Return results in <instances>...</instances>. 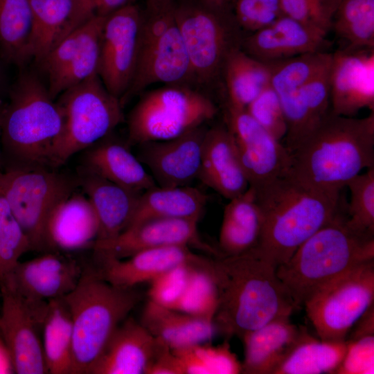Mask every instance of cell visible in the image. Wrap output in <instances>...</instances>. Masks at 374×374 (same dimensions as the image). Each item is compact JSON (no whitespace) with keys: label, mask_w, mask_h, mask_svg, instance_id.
Instances as JSON below:
<instances>
[{"label":"cell","mask_w":374,"mask_h":374,"mask_svg":"<svg viewBox=\"0 0 374 374\" xmlns=\"http://www.w3.org/2000/svg\"><path fill=\"white\" fill-rule=\"evenodd\" d=\"M277 266L258 247L213 258L217 290L214 323L226 336H242L299 310L276 273Z\"/></svg>","instance_id":"obj_1"},{"label":"cell","mask_w":374,"mask_h":374,"mask_svg":"<svg viewBox=\"0 0 374 374\" xmlns=\"http://www.w3.org/2000/svg\"><path fill=\"white\" fill-rule=\"evenodd\" d=\"M251 188L263 220L258 248L277 267L339 211V193L290 172Z\"/></svg>","instance_id":"obj_2"},{"label":"cell","mask_w":374,"mask_h":374,"mask_svg":"<svg viewBox=\"0 0 374 374\" xmlns=\"http://www.w3.org/2000/svg\"><path fill=\"white\" fill-rule=\"evenodd\" d=\"M374 167V112L362 118L330 111L291 152L290 173L315 187L339 193L364 168Z\"/></svg>","instance_id":"obj_3"},{"label":"cell","mask_w":374,"mask_h":374,"mask_svg":"<svg viewBox=\"0 0 374 374\" xmlns=\"http://www.w3.org/2000/svg\"><path fill=\"white\" fill-rule=\"evenodd\" d=\"M62 115L48 88L24 73L3 105L1 121V165L6 169L55 168L53 157Z\"/></svg>","instance_id":"obj_4"},{"label":"cell","mask_w":374,"mask_h":374,"mask_svg":"<svg viewBox=\"0 0 374 374\" xmlns=\"http://www.w3.org/2000/svg\"><path fill=\"white\" fill-rule=\"evenodd\" d=\"M374 260V237L359 233L339 211L278 266V278L298 309L325 285Z\"/></svg>","instance_id":"obj_5"},{"label":"cell","mask_w":374,"mask_h":374,"mask_svg":"<svg viewBox=\"0 0 374 374\" xmlns=\"http://www.w3.org/2000/svg\"><path fill=\"white\" fill-rule=\"evenodd\" d=\"M64 298L73 323L71 374H91L141 296L135 288L111 285L95 268L84 267L76 286Z\"/></svg>","instance_id":"obj_6"},{"label":"cell","mask_w":374,"mask_h":374,"mask_svg":"<svg viewBox=\"0 0 374 374\" xmlns=\"http://www.w3.org/2000/svg\"><path fill=\"white\" fill-rule=\"evenodd\" d=\"M174 12L188 57L190 85L215 87L222 80L229 57L241 48L244 37L233 3L175 0Z\"/></svg>","instance_id":"obj_7"},{"label":"cell","mask_w":374,"mask_h":374,"mask_svg":"<svg viewBox=\"0 0 374 374\" xmlns=\"http://www.w3.org/2000/svg\"><path fill=\"white\" fill-rule=\"evenodd\" d=\"M175 0H148L143 8L139 49L132 82L123 103L156 83L190 85L187 51L174 12Z\"/></svg>","instance_id":"obj_8"},{"label":"cell","mask_w":374,"mask_h":374,"mask_svg":"<svg viewBox=\"0 0 374 374\" xmlns=\"http://www.w3.org/2000/svg\"><path fill=\"white\" fill-rule=\"evenodd\" d=\"M59 97L62 127L53 157L55 168L109 135L124 119L120 99L106 89L98 74Z\"/></svg>","instance_id":"obj_9"},{"label":"cell","mask_w":374,"mask_h":374,"mask_svg":"<svg viewBox=\"0 0 374 374\" xmlns=\"http://www.w3.org/2000/svg\"><path fill=\"white\" fill-rule=\"evenodd\" d=\"M218 109L206 94L186 84L144 93L127 118L129 145L177 137L213 119Z\"/></svg>","instance_id":"obj_10"},{"label":"cell","mask_w":374,"mask_h":374,"mask_svg":"<svg viewBox=\"0 0 374 374\" xmlns=\"http://www.w3.org/2000/svg\"><path fill=\"white\" fill-rule=\"evenodd\" d=\"M78 187L77 175L57 168L0 172V193L28 237L31 250L48 251L45 228L48 216Z\"/></svg>","instance_id":"obj_11"},{"label":"cell","mask_w":374,"mask_h":374,"mask_svg":"<svg viewBox=\"0 0 374 374\" xmlns=\"http://www.w3.org/2000/svg\"><path fill=\"white\" fill-rule=\"evenodd\" d=\"M373 301L374 260L335 278L303 307L320 339L343 341Z\"/></svg>","instance_id":"obj_12"},{"label":"cell","mask_w":374,"mask_h":374,"mask_svg":"<svg viewBox=\"0 0 374 374\" xmlns=\"http://www.w3.org/2000/svg\"><path fill=\"white\" fill-rule=\"evenodd\" d=\"M0 332L10 352L15 373H48L42 330L48 301L23 296L8 280L0 281Z\"/></svg>","instance_id":"obj_13"},{"label":"cell","mask_w":374,"mask_h":374,"mask_svg":"<svg viewBox=\"0 0 374 374\" xmlns=\"http://www.w3.org/2000/svg\"><path fill=\"white\" fill-rule=\"evenodd\" d=\"M143 8L131 3L105 17L98 74L106 89L121 100L132 82L139 55Z\"/></svg>","instance_id":"obj_14"},{"label":"cell","mask_w":374,"mask_h":374,"mask_svg":"<svg viewBox=\"0 0 374 374\" xmlns=\"http://www.w3.org/2000/svg\"><path fill=\"white\" fill-rule=\"evenodd\" d=\"M226 125L249 186L254 188L289 173L290 151L246 109L226 105Z\"/></svg>","instance_id":"obj_15"},{"label":"cell","mask_w":374,"mask_h":374,"mask_svg":"<svg viewBox=\"0 0 374 374\" xmlns=\"http://www.w3.org/2000/svg\"><path fill=\"white\" fill-rule=\"evenodd\" d=\"M105 17H93L64 37L40 64L48 90L55 99L66 90L98 74Z\"/></svg>","instance_id":"obj_16"},{"label":"cell","mask_w":374,"mask_h":374,"mask_svg":"<svg viewBox=\"0 0 374 374\" xmlns=\"http://www.w3.org/2000/svg\"><path fill=\"white\" fill-rule=\"evenodd\" d=\"M197 219L157 218L130 226L114 238L98 240L93 249L97 256L123 259L138 252L168 246H188L215 256L217 248L201 238Z\"/></svg>","instance_id":"obj_17"},{"label":"cell","mask_w":374,"mask_h":374,"mask_svg":"<svg viewBox=\"0 0 374 374\" xmlns=\"http://www.w3.org/2000/svg\"><path fill=\"white\" fill-rule=\"evenodd\" d=\"M206 130L203 125L171 139L139 144L136 155L157 186H190L198 179Z\"/></svg>","instance_id":"obj_18"},{"label":"cell","mask_w":374,"mask_h":374,"mask_svg":"<svg viewBox=\"0 0 374 374\" xmlns=\"http://www.w3.org/2000/svg\"><path fill=\"white\" fill-rule=\"evenodd\" d=\"M330 112L352 117L374 111V48H341L332 53L329 70Z\"/></svg>","instance_id":"obj_19"},{"label":"cell","mask_w":374,"mask_h":374,"mask_svg":"<svg viewBox=\"0 0 374 374\" xmlns=\"http://www.w3.org/2000/svg\"><path fill=\"white\" fill-rule=\"evenodd\" d=\"M83 269L73 258L51 251L26 261H19L4 280H9L28 299L48 301L71 292Z\"/></svg>","instance_id":"obj_20"},{"label":"cell","mask_w":374,"mask_h":374,"mask_svg":"<svg viewBox=\"0 0 374 374\" xmlns=\"http://www.w3.org/2000/svg\"><path fill=\"white\" fill-rule=\"evenodd\" d=\"M327 35L282 15L271 24L244 36L241 49L265 63L312 52H328Z\"/></svg>","instance_id":"obj_21"},{"label":"cell","mask_w":374,"mask_h":374,"mask_svg":"<svg viewBox=\"0 0 374 374\" xmlns=\"http://www.w3.org/2000/svg\"><path fill=\"white\" fill-rule=\"evenodd\" d=\"M99 275L111 285L132 289L150 283L165 271L182 264H201L209 258L193 253L188 246H168L138 252L128 258L97 256Z\"/></svg>","instance_id":"obj_22"},{"label":"cell","mask_w":374,"mask_h":374,"mask_svg":"<svg viewBox=\"0 0 374 374\" xmlns=\"http://www.w3.org/2000/svg\"><path fill=\"white\" fill-rule=\"evenodd\" d=\"M99 235V223L84 193L75 190L62 200L48 216L45 228L48 251L93 248Z\"/></svg>","instance_id":"obj_23"},{"label":"cell","mask_w":374,"mask_h":374,"mask_svg":"<svg viewBox=\"0 0 374 374\" xmlns=\"http://www.w3.org/2000/svg\"><path fill=\"white\" fill-rule=\"evenodd\" d=\"M197 179L229 200L249 188L247 177L226 125L206 130Z\"/></svg>","instance_id":"obj_24"},{"label":"cell","mask_w":374,"mask_h":374,"mask_svg":"<svg viewBox=\"0 0 374 374\" xmlns=\"http://www.w3.org/2000/svg\"><path fill=\"white\" fill-rule=\"evenodd\" d=\"M165 345L132 318L116 330L91 374H146Z\"/></svg>","instance_id":"obj_25"},{"label":"cell","mask_w":374,"mask_h":374,"mask_svg":"<svg viewBox=\"0 0 374 374\" xmlns=\"http://www.w3.org/2000/svg\"><path fill=\"white\" fill-rule=\"evenodd\" d=\"M310 335L290 317L274 319L245 333L242 373L272 374L294 348Z\"/></svg>","instance_id":"obj_26"},{"label":"cell","mask_w":374,"mask_h":374,"mask_svg":"<svg viewBox=\"0 0 374 374\" xmlns=\"http://www.w3.org/2000/svg\"><path fill=\"white\" fill-rule=\"evenodd\" d=\"M109 135L83 151L80 168L136 193H142L156 186L128 143L111 139Z\"/></svg>","instance_id":"obj_27"},{"label":"cell","mask_w":374,"mask_h":374,"mask_svg":"<svg viewBox=\"0 0 374 374\" xmlns=\"http://www.w3.org/2000/svg\"><path fill=\"white\" fill-rule=\"evenodd\" d=\"M79 187L91 202L99 223L98 240L115 238L130 224L141 193L121 187L81 168Z\"/></svg>","instance_id":"obj_28"},{"label":"cell","mask_w":374,"mask_h":374,"mask_svg":"<svg viewBox=\"0 0 374 374\" xmlns=\"http://www.w3.org/2000/svg\"><path fill=\"white\" fill-rule=\"evenodd\" d=\"M139 322L171 350L206 344L217 332L213 321L168 308L150 300L143 309Z\"/></svg>","instance_id":"obj_29"},{"label":"cell","mask_w":374,"mask_h":374,"mask_svg":"<svg viewBox=\"0 0 374 374\" xmlns=\"http://www.w3.org/2000/svg\"><path fill=\"white\" fill-rule=\"evenodd\" d=\"M262 213L253 189L229 199L224 209L218 249L224 256L242 253L258 247L262 230Z\"/></svg>","instance_id":"obj_30"},{"label":"cell","mask_w":374,"mask_h":374,"mask_svg":"<svg viewBox=\"0 0 374 374\" xmlns=\"http://www.w3.org/2000/svg\"><path fill=\"white\" fill-rule=\"evenodd\" d=\"M208 200L204 192L190 186H156L141 193L127 228L157 218L200 220Z\"/></svg>","instance_id":"obj_31"},{"label":"cell","mask_w":374,"mask_h":374,"mask_svg":"<svg viewBox=\"0 0 374 374\" xmlns=\"http://www.w3.org/2000/svg\"><path fill=\"white\" fill-rule=\"evenodd\" d=\"M42 341L48 374H71L73 323L64 297L48 301Z\"/></svg>","instance_id":"obj_32"},{"label":"cell","mask_w":374,"mask_h":374,"mask_svg":"<svg viewBox=\"0 0 374 374\" xmlns=\"http://www.w3.org/2000/svg\"><path fill=\"white\" fill-rule=\"evenodd\" d=\"M271 67L239 48L229 57L223 72L226 105L244 109L271 83Z\"/></svg>","instance_id":"obj_33"},{"label":"cell","mask_w":374,"mask_h":374,"mask_svg":"<svg viewBox=\"0 0 374 374\" xmlns=\"http://www.w3.org/2000/svg\"><path fill=\"white\" fill-rule=\"evenodd\" d=\"M73 9L72 0H31L28 58L41 64L62 40Z\"/></svg>","instance_id":"obj_34"},{"label":"cell","mask_w":374,"mask_h":374,"mask_svg":"<svg viewBox=\"0 0 374 374\" xmlns=\"http://www.w3.org/2000/svg\"><path fill=\"white\" fill-rule=\"evenodd\" d=\"M347 348L346 340L323 341L310 335L294 348L272 374L335 373Z\"/></svg>","instance_id":"obj_35"},{"label":"cell","mask_w":374,"mask_h":374,"mask_svg":"<svg viewBox=\"0 0 374 374\" xmlns=\"http://www.w3.org/2000/svg\"><path fill=\"white\" fill-rule=\"evenodd\" d=\"M32 21L31 0H0V56L23 65L28 60Z\"/></svg>","instance_id":"obj_36"},{"label":"cell","mask_w":374,"mask_h":374,"mask_svg":"<svg viewBox=\"0 0 374 374\" xmlns=\"http://www.w3.org/2000/svg\"><path fill=\"white\" fill-rule=\"evenodd\" d=\"M331 31L345 42L343 48H374V0H341Z\"/></svg>","instance_id":"obj_37"},{"label":"cell","mask_w":374,"mask_h":374,"mask_svg":"<svg viewBox=\"0 0 374 374\" xmlns=\"http://www.w3.org/2000/svg\"><path fill=\"white\" fill-rule=\"evenodd\" d=\"M332 53L312 52L267 63L271 86L280 96L296 90L315 78L331 62Z\"/></svg>","instance_id":"obj_38"},{"label":"cell","mask_w":374,"mask_h":374,"mask_svg":"<svg viewBox=\"0 0 374 374\" xmlns=\"http://www.w3.org/2000/svg\"><path fill=\"white\" fill-rule=\"evenodd\" d=\"M212 260L210 258L204 263L192 267L177 310L214 321L217 307V290L211 271Z\"/></svg>","instance_id":"obj_39"},{"label":"cell","mask_w":374,"mask_h":374,"mask_svg":"<svg viewBox=\"0 0 374 374\" xmlns=\"http://www.w3.org/2000/svg\"><path fill=\"white\" fill-rule=\"evenodd\" d=\"M346 186L350 192L348 225L359 233L374 237V167L352 178Z\"/></svg>","instance_id":"obj_40"},{"label":"cell","mask_w":374,"mask_h":374,"mask_svg":"<svg viewBox=\"0 0 374 374\" xmlns=\"http://www.w3.org/2000/svg\"><path fill=\"white\" fill-rule=\"evenodd\" d=\"M29 250L28 237L0 193V281L10 276L20 258Z\"/></svg>","instance_id":"obj_41"},{"label":"cell","mask_w":374,"mask_h":374,"mask_svg":"<svg viewBox=\"0 0 374 374\" xmlns=\"http://www.w3.org/2000/svg\"><path fill=\"white\" fill-rule=\"evenodd\" d=\"M341 0H280L285 15L328 35Z\"/></svg>","instance_id":"obj_42"},{"label":"cell","mask_w":374,"mask_h":374,"mask_svg":"<svg viewBox=\"0 0 374 374\" xmlns=\"http://www.w3.org/2000/svg\"><path fill=\"white\" fill-rule=\"evenodd\" d=\"M195 265L198 264L179 265L149 283L148 300L176 310L187 286L191 268Z\"/></svg>","instance_id":"obj_43"},{"label":"cell","mask_w":374,"mask_h":374,"mask_svg":"<svg viewBox=\"0 0 374 374\" xmlns=\"http://www.w3.org/2000/svg\"><path fill=\"white\" fill-rule=\"evenodd\" d=\"M247 112L276 139L287 133V123L278 94L271 86L265 88L246 108Z\"/></svg>","instance_id":"obj_44"},{"label":"cell","mask_w":374,"mask_h":374,"mask_svg":"<svg viewBox=\"0 0 374 374\" xmlns=\"http://www.w3.org/2000/svg\"><path fill=\"white\" fill-rule=\"evenodd\" d=\"M233 11L243 30L253 33L283 15L280 0H235Z\"/></svg>","instance_id":"obj_45"},{"label":"cell","mask_w":374,"mask_h":374,"mask_svg":"<svg viewBox=\"0 0 374 374\" xmlns=\"http://www.w3.org/2000/svg\"><path fill=\"white\" fill-rule=\"evenodd\" d=\"M346 355L335 373L371 374L374 372V334L346 340Z\"/></svg>","instance_id":"obj_46"},{"label":"cell","mask_w":374,"mask_h":374,"mask_svg":"<svg viewBox=\"0 0 374 374\" xmlns=\"http://www.w3.org/2000/svg\"><path fill=\"white\" fill-rule=\"evenodd\" d=\"M136 0H72V12L63 37L93 17H106Z\"/></svg>","instance_id":"obj_47"},{"label":"cell","mask_w":374,"mask_h":374,"mask_svg":"<svg viewBox=\"0 0 374 374\" xmlns=\"http://www.w3.org/2000/svg\"><path fill=\"white\" fill-rule=\"evenodd\" d=\"M195 350L209 371V374L242 373V364L227 343L217 346L206 344L194 346Z\"/></svg>","instance_id":"obj_48"},{"label":"cell","mask_w":374,"mask_h":374,"mask_svg":"<svg viewBox=\"0 0 374 374\" xmlns=\"http://www.w3.org/2000/svg\"><path fill=\"white\" fill-rule=\"evenodd\" d=\"M146 374H184L179 359L172 350L163 345L158 352Z\"/></svg>","instance_id":"obj_49"},{"label":"cell","mask_w":374,"mask_h":374,"mask_svg":"<svg viewBox=\"0 0 374 374\" xmlns=\"http://www.w3.org/2000/svg\"><path fill=\"white\" fill-rule=\"evenodd\" d=\"M179 359L184 374H209V371L199 358L194 346L172 350Z\"/></svg>","instance_id":"obj_50"},{"label":"cell","mask_w":374,"mask_h":374,"mask_svg":"<svg viewBox=\"0 0 374 374\" xmlns=\"http://www.w3.org/2000/svg\"><path fill=\"white\" fill-rule=\"evenodd\" d=\"M12 373H15L12 358L5 341L0 332V374Z\"/></svg>","instance_id":"obj_51"},{"label":"cell","mask_w":374,"mask_h":374,"mask_svg":"<svg viewBox=\"0 0 374 374\" xmlns=\"http://www.w3.org/2000/svg\"><path fill=\"white\" fill-rule=\"evenodd\" d=\"M4 73L3 71V68L1 66V63L0 62V91L2 90L3 85H4Z\"/></svg>","instance_id":"obj_52"},{"label":"cell","mask_w":374,"mask_h":374,"mask_svg":"<svg viewBox=\"0 0 374 374\" xmlns=\"http://www.w3.org/2000/svg\"><path fill=\"white\" fill-rule=\"evenodd\" d=\"M212 3H219V4H226V3H233L235 0H206Z\"/></svg>","instance_id":"obj_53"},{"label":"cell","mask_w":374,"mask_h":374,"mask_svg":"<svg viewBox=\"0 0 374 374\" xmlns=\"http://www.w3.org/2000/svg\"><path fill=\"white\" fill-rule=\"evenodd\" d=\"M3 105L4 104H3L0 101V136H1V114H2V110H3ZM0 165H1V147H0Z\"/></svg>","instance_id":"obj_54"},{"label":"cell","mask_w":374,"mask_h":374,"mask_svg":"<svg viewBox=\"0 0 374 374\" xmlns=\"http://www.w3.org/2000/svg\"><path fill=\"white\" fill-rule=\"evenodd\" d=\"M145 1H148V0H145Z\"/></svg>","instance_id":"obj_55"}]
</instances>
